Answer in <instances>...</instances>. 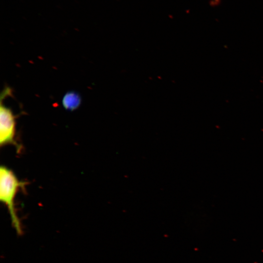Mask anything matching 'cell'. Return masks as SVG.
Returning <instances> with one entry per match:
<instances>
[{"mask_svg": "<svg viewBox=\"0 0 263 263\" xmlns=\"http://www.w3.org/2000/svg\"><path fill=\"white\" fill-rule=\"evenodd\" d=\"M26 183L19 181L14 172L4 166L0 168V200L6 206L13 224L19 228V222L15 210L16 195Z\"/></svg>", "mask_w": 263, "mask_h": 263, "instance_id": "1", "label": "cell"}, {"mask_svg": "<svg viewBox=\"0 0 263 263\" xmlns=\"http://www.w3.org/2000/svg\"><path fill=\"white\" fill-rule=\"evenodd\" d=\"M11 88L5 87L0 94V145L3 147L7 145L15 146L19 150L20 146L15 140L16 118L11 108L3 104L4 98Z\"/></svg>", "mask_w": 263, "mask_h": 263, "instance_id": "2", "label": "cell"}, {"mask_svg": "<svg viewBox=\"0 0 263 263\" xmlns=\"http://www.w3.org/2000/svg\"><path fill=\"white\" fill-rule=\"evenodd\" d=\"M81 103L80 95L75 92L70 91L66 93L62 98V105L67 110L73 111L77 109Z\"/></svg>", "mask_w": 263, "mask_h": 263, "instance_id": "3", "label": "cell"}]
</instances>
